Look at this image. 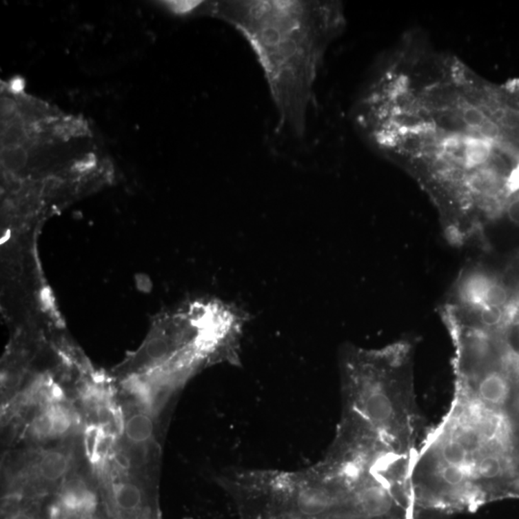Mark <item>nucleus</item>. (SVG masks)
<instances>
[{
    "instance_id": "nucleus-1",
    "label": "nucleus",
    "mask_w": 519,
    "mask_h": 519,
    "mask_svg": "<svg viewBox=\"0 0 519 519\" xmlns=\"http://www.w3.org/2000/svg\"><path fill=\"white\" fill-rule=\"evenodd\" d=\"M211 12L242 34L252 48L280 128L303 137L319 65L340 26L337 6L312 0H234L214 4Z\"/></svg>"
},
{
    "instance_id": "nucleus-2",
    "label": "nucleus",
    "mask_w": 519,
    "mask_h": 519,
    "mask_svg": "<svg viewBox=\"0 0 519 519\" xmlns=\"http://www.w3.org/2000/svg\"><path fill=\"white\" fill-rule=\"evenodd\" d=\"M343 415L404 454L418 455L421 423L407 346L351 348L342 363Z\"/></svg>"
},
{
    "instance_id": "nucleus-3",
    "label": "nucleus",
    "mask_w": 519,
    "mask_h": 519,
    "mask_svg": "<svg viewBox=\"0 0 519 519\" xmlns=\"http://www.w3.org/2000/svg\"><path fill=\"white\" fill-rule=\"evenodd\" d=\"M231 489L245 519H360L350 487L323 460L298 471L238 470Z\"/></svg>"
},
{
    "instance_id": "nucleus-4",
    "label": "nucleus",
    "mask_w": 519,
    "mask_h": 519,
    "mask_svg": "<svg viewBox=\"0 0 519 519\" xmlns=\"http://www.w3.org/2000/svg\"><path fill=\"white\" fill-rule=\"evenodd\" d=\"M492 282L481 274L470 276L460 289V297L465 303L472 306H484L485 297Z\"/></svg>"
},
{
    "instance_id": "nucleus-5",
    "label": "nucleus",
    "mask_w": 519,
    "mask_h": 519,
    "mask_svg": "<svg viewBox=\"0 0 519 519\" xmlns=\"http://www.w3.org/2000/svg\"><path fill=\"white\" fill-rule=\"evenodd\" d=\"M154 432L152 419L145 414L134 415L125 424V436L134 445H143L150 440Z\"/></svg>"
},
{
    "instance_id": "nucleus-6",
    "label": "nucleus",
    "mask_w": 519,
    "mask_h": 519,
    "mask_svg": "<svg viewBox=\"0 0 519 519\" xmlns=\"http://www.w3.org/2000/svg\"><path fill=\"white\" fill-rule=\"evenodd\" d=\"M69 467V460L65 454L59 451H50L46 453L39 464L41 476L48 481H57L64 476Z\"/></svg>"
},
{
    "instance_id": "nucleus-7",
    "label": "nucleus",
    "mask_w": 519,
    "mask_h": 519,
    "mask_svg": "<svg viewBox=\"0 0 519 519\" xmlns=\"http://www.w3.org/2000/svg\"><path fill=\"white\" fill-rule=\"evenodd\" d=\"M491 145L482 138H469L465 143L464 157L469 167H478L487 162L491 155Z\"/></svg>"
},
{
    "instance_id": "nucleus-8",
    "label": "nucleus",
    "mask_w": 519,
    "mask_h": 519,
    "mask_svg": "<svg viewBox=\"0 0 519 519\" xmlns=\"http://www.w3.org/2000/svg\"><path fill=\"white\" fill-rule=\"evenodd\" d=\"M63 503L65 508L77 510L90 505L92 499L91 493L80 480L74 479L67 483L63 491Z\"/></svg>"
},
{
    "instance_id": "nucleus-9",
    "label": "nucleus",
    "mask_w": 519,
    "mask_h": 519,
    "mask_svg": "<svg viewBox=\"0 0 519 519\" xmlns=\"http://www.w3.org/2000/svg\"><path fill=\"white\" fill-rule=\"evenodd\" d=\"M116 505L124 511H134L141 504V493L140 489L132 484H123L116 489Z\"/></svg>"
},
{
    "instance_id": "nucleus-10",
    "label": "nucleus",
    "mask_w": 519,
    "mask_h": 519,
    "mask_svg": "<svg viewBox=\"0 0 519 519\" xmlns=\"http://www.w3.org/2000/svg\"><path fill=\"white\" fill-rule=\"evenodd\" d=\"M462 121L469 128L479 129L483 132H491V123H489L487 116L480 110L474 107H467L462 110Z\"/></svg>"
},
{
    "instance_id": "nucleus-11",
    "label": "nucleus",
    "mask_w": 519,
    "mask_h": 519,
    "mask_svg": "<svg viewBox=\"0 0 519 519\" xmlns=\"http://www.w3.org/2000/svg\"><path fill=\"white\" fill-rule=\"evenodd\" d=\"M52 419V437L64 435L72 426V418L65 409L52 408L50 411Z\"/></svg>"
},
{
    "instance_id": "nucleus-12",
    "label": "nucleus",
    "mask_w": 519,
    "mask_h": 519,
    "mask_svg": "<svg viewBox=\"0 0 519 519\" xmlns=\"http://www.w3.org/2000/svg\"><path fill=\"white\" fill-rule=\"evenodd\" d=\"M503 312L499 307L483 306L480 311L479 320L485 328H496L503 320Z\"/></svg>"
},
{
    "instance_id": "nucleus-13",
    "label": "nucleus",
    "mask_w": 519,
    "mask_h": 519,
    "mask_svg": "<svg viewBox=\"0 0 519 519\" xmlns=\"http://www.w3.org/2000/svg\"><path fill=\"white\" fill-rule=\"evenodd\" d=\"M508 301L507 289L500 284L491 283L485 297L484 306L499 307L505 305Z\"/></svg>"
},
{
    "instance_id": "nucleus-14",
    "label": "nucleus",
    "mask_w": 519,
    "mask_h": 519,
    "mask_svg": "<svg viewBox=\"0 0 519 519\" xmlns=\"http://www.w3.org/2000/svg\"><path fill=\"white\" fill-rule=\"evenodd\" d=\"M32 431L38 438L52 437V419L50 411L36 418L33 423Z\"/></svg>"
},
{
    "instance_id": "nucleus-15",
    "label": "nucleus",
    "mask_w": 519,
    "mask_h": 519,
    "mask_svg": "<svg viewBox=\"0 0 519 519\" xmlns=\"http://www.w3.org/2000/svg\"><path fill=\"white\" fill-rule=\"evenodd\" d=\"M169 4L172 7L173 11L178 12V13H186V12H192V10L196 8L201 2L196 1H182V2H170Z\"/></svg>"
},
{
    "instance_id": "nucleus-16",
    "label": "nucleus",
    "mask_w": 519,
    "mask_h": 519,
    "mask_svg": "<svg viewBox=\"0 0 519 519\" xmlns=\"http://www.w3.org/2000/svg\"><path fill=\"white\" fill-rule=\"evenodd\" d=\"M507 214L511 223L519 225V197H516L509 203Z\"/></svg>"
},
{
    "instance_id": "nucleus-17",
    "label": "nucleus",
    "mask_w": 519,
    "mask_h": 519,
    "mask_svg": "<svg viewBox=\"0 0 519 519\" xmlns=\"http://www.w3.org/2000/svg\"><path fill=\"white\" fill-rule=\"evenodd\" d=\"M12 519H32L28 515L23 513H19L18 515L14 516Z\"/></svg>"
}]
</instances>
